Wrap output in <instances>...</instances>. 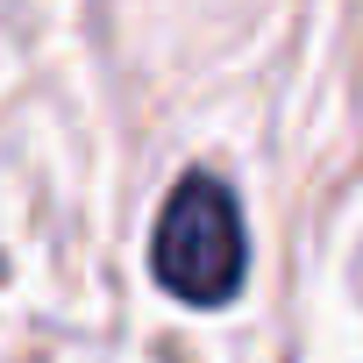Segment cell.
Returning a JSON list of instances; mask_svg holds the SVG:
<instances>
[{
    "instance_id": "cell-1",
    "label": "cell",
    "mask_w": 363,
    "mask_h": 363,
    "mask_svg": "<svg viewBox=\"0 0 363 363\" xmlns=\"http://www.w3.org/2000/svg\"><path fill=\"white\" fill-rule=\"evenodd\" d=\"M150 271L171 299L186 306H228L250 278V235H242V207L228 193V178L214 171H186L171 186L157 235H150Z\"/></svg>"
}]
</instances>
